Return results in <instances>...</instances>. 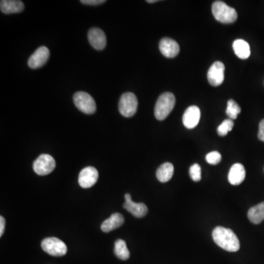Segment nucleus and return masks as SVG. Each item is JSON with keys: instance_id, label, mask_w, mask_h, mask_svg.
<instances>
[{"instance_id": "1", "label": "nucleus", "mask_w": 264, "mask_h": 264, "mask_svg": "<svg viewBox=\"0 0 264 264\" xmlns=\"http://www.w3.org/2000/svg\"><path fill=\"white\" fill-rule=\"evenodd\" d=\"M215 243L228 252H237L240 249V242L234 232L229 228L218 226L212 233Z\"/></svg>"}, {"instance_id": "2", "label": "nucleus", "mask_w": 264, "mask_h": 264, "mask_svg": "<svg viewBox=\"0 0 264 264\" xmlns=\"http://www.w3.org/2000/svg\"><path fill=\"white\" fill-rule=\"evenodd\" d=\"M176 104V97L170 92L162 93L156 103L154 116L159 121H163L170 114Z\"/></svg>"}, {"instance_id": "3", "label": "nucleus", "mask_w": 264, "mask_h": 264, "mask_svg": "<svg viewBox=\"0 0 264 264\" xmlns=\"http://www.w3.org/2000/svg\"><path fill=\"white\" fill-rule=\"evenodd\" d=\"M212 13L214 18L223 24H231L237 19L236 10L222 1H216L213 3Z\"/></svg>"}, {"instance_id": "4", "label": "nucleus", "mask_w": 264, "mask_h": 264, "mask_svg": "<svg viewBox=\"0 0 264 264\" xmlns=\"http://www.w3.org/2000/svg\"><path fill=\"white\" fill-rule=\"evenodd\" d=\"M73 102L78 110L87 115L93 114L96 111V104L93 98L85 92L79 91L73 96Z\"/></svg>"}, {"instance_id": "5", "label": "nucleus", "mask_w": 264, "mask_h": 264, "mask_svg": "<svg viewBox=\"0 0 264 264\" xmlns=\"http://www.w3.org/2000/svg\"><path fill=\"white\" fill-rule=\"evenodd\" d=\"M138 107V101L136 96L132 93H126L121 96L119 101L120 113L123 116L131 118L136 113Z\"/></svg>"}, {"instance_id": "6", "label": "nucleus", "mask_w": 264, "mask_h": 264, "mask_svg": "<svg viewBox=\"0 0 264 264\" xmlns=\"http://www.w3.org/2000/svg\"><path fill=\"white\" fill-rule=\"evenodd\" d=\"M41 247L44 252L55 257H61L67 253V247L61 239L55 237L44 239L41 242Z\"/></svg>"}, {"instance_id": "7", "label": "nucleus", "mask_w": 264, "mask_h": 264, "mask_svg": "<svg viewBox=\"0 0 264 264\" xmlns=\"http://www.w3.org/2000/svg\"><path fill=\"white\" fill-rule=\"evenodd\" d=\"M56 167V162L52 156L49 154H41L34 162L33 170L39 176H47L50 174Z\"/></svg>"}, {"instance_id": "8", "label": "nucleus", "mask_w": 264, "mask_h": 264, "mask_svg": "<svg viewBox=\"0 0 264 264\" xmlns=\"http://www.w3.org/2000/svg\"><path fill=\"white\" fill-rule=\"evenodd\" d=\"M225 65L222 62H215L210 67L207 74L208 82L214 87L221 85L225 79Z\"/></svg>"}, {"instance_id": "9", "label": "nucleus", "mask_w": 264, "mask_h": 264, "mask_svg": "<svg viewBox=\"0 0 264 264\" xmlns=\"http://www.w3.org/2000/svg\"><path fill=\"white\" fill-rule=\"evenodd\" d=\"M99 179V172L93 167H87L83 169L79 175V186L87 189L93 187Z\"/></svg>"}, {"instance_id": "10", "label": "nucleus", "mask_w": 264, "mask_h": 264, "mask_svg": "<svg viewBox=\"0 0 264 264\" xmlns=\"http://www.w3.org/2000/svg\"><path fill=\"white\" fill-rule=\"evenodd\" d=\"M50 52L46 47L38 49L28 60V66L30 68L36 69L45 65L50 58Z\"/></svg>"}, {"instance_id": "11", "label": "nucleus", "mask_w": 264, "mask_h": 264, "mask_svg": "<svg viewBox=\"0 0 264 264\" xmlns=\"http://www.w3.org/2000/svg\"><path fill=\"white\" fill-rule=\"evenodd\" d=\"M126 202L124 208L131 213L135 217L142 218L148 214V207L142 202H135L132 199L130 194L125 195Z\"/></svg>"}, {"instance_id": "12", "label": "nucleus", "mask_w": 264, "mask_h": 264, "mask_svg": "<svg viewBox=\"0 0 264 264\" xmlns=\"http://www.w3.org/2000/svg\"><path fill=\"white\" fill-rule=\"evenodd\" d=\"M159 50L161 53L168 58H173L177 56L180 52L179 44L170 38H164L159 42Z\"/></svg>"}, {"instance_id": "13", "label": "nucleus", "mask_w": 264, "mask_h": 264, "mask_svg": "<svg viewBox=\"0 0 264 264\" xmlns=\"http://www.w3.org/2000/svg\"><path fill=\"white\" fill-rule=\"evenodd\" d=\"M88 41L90 45L96 50H103L107 45L105 33L97 27H93L89 30Z\"/></svg>"}, {"instance_id": "14", "label": "nucleus", "mask_w": 264, "mask_h": 264, "mask_svg": "<svg viewBox=\"0 0 264 264\" xmlns=\"http://www.w3.org/2000/svg\"><path fill=\"white\" fill-rule=\"evenodd\" d=\"M200 119V110L196 106H191L186 110L183 116V124L189 130L197 127Z\"/></svg>"}, {"instance_id": "15", "label": "nucleus", "mask_w": 264, "mask_h": 264, "mask_svg": "<svg viewBox=\"0 0 264 264\" xmlns=\"http://www.w3.org/2000/svg\"><path fill=\"white\" fill-rule=\"evenodd\" d=\"M246 171L242 164L236 163L232 166L228 173V182L233 186H238L245 181Z\"/></svg>"}, {"instance_id": "16", "label": "nucleus", "mask_w": 264, "mask_h": 264, "mask_svg": "<svg viewBox=\"0 0 264 264\" xmlns=\"http://www.w3.org/2000/svg\"><path fill=\"white\" fill-rule=\"evenodd\" d=\"M124 223V216L120 213H115L101 224V229L104 233H109L119 228Z\"/></svg>"}, {"instance_id": "17", "label": "nucleus", "mask_w": 264, "mask_h": 264, "mask_svg": "<svg viewBox=\"0 0 264 264\" xmlns=\"http://www.w3.org/2000/svg\"><path fill=\"white\" fill-rule=\"evenodd\" d=\"M0 9L5 14L18 13L24 10V4L22 1L18 0H1L0 1Z\"/></svg>"}, {"instance_id": "18", "label": "nucleus", "mask_w": 264, "mask_h": 264, "mask_svg": "<svg viewBox=\"0 0 264 264\" xmlns=\"http://www.w3.org/2000/svg\"><path fill=\"white\" fill-rule=\"evenodd\" d=\"M233 48L235 54L240 59H248L250 56V47L247 41L242 39H238L233 42Z\"/></svg>"}, {"instance_id": "19", "label": "nucleus", "mask_w": 264, "mask_h": 264, "mask_svg": "<svg viewBox=\"0 0 264 264\" xmlns=\"http://www.w3.org/2000/svg\"><path fill=\"white\" fill-rule=\"evenodd\" d=\"M173 173H174V167L173 164L166 162L158 168L156 171V178L159 182L166 183L172 179Z\"/></svg>"}, {"instance_id": "20", "label": "nucleus", "mask_w": 264, "mask_h": 264, "mask_svg": "<svg viewBox=\"0 0 264 264\" xmlns=\"http://www.w3.org/2000/svg\"><path fill=\"white\" fill-rule=\"evenodd\" d=\"M248 216L252 223L258 225L262 222L264 220V202L250 208Z\"/></svg>"}, {"instance_id": "21", "label": "nucleus", "mask_w": 264, "mask_h": 264, "mask_svg": "<svg viewBox=\"0 0 264 264\" xmlns=\"http://www.w3.org/2000/svg\"><path fill=\"white\" fill-rule=\"evenodd\" d=\"M115 254L118 259L123 261H127L130 259V253L127 248V243L122 239H118L115 243Z\"/></svg>"}, {"instance_id": "22", "label": "nucleus", "mask_w": 264, "mask_h": 264, "mask_svg": "<svg viewBox=\"0 0 264 264\" xmlns=\"http://www.w3.org/2000/svg\"><path fill=\"white\" fill-rule=\"evenodd\" d=\"M242 110L239 107V104L233 99H230L228 102V107H227L226 113L230 119L235 120L237 118L238 115L241 113Z\"/></svg>"}, {"instance_id": "23", "label": "nucleus", "mask_w": 264, "mask_h": 264, "mask_svg": "<svg viewBox=\"0 0 264 264\" xmlns=\"http://www.w3.org/2000/svg\"><path fill=\"white\" fill-rule=\"evenodd\" d=\"M233 126H234V123H233V120H225L217 128L218 134L221 136H226L228 132L233 130Z\"/></svg>"}, {"instance_id": "24", "label": "nucleus", "mask_w": 264, "mask_h": 264, "mask_svg": "<svg viewBox=\"0 0 264 264\" xmlns=\"http://www.w3.org/2000/svg\"><path fill=\"white\" fill-rule=\"evenodd\" d=\"M205 160L210 165H217L222 160V156L218 151H212L206 155Z\"/></svg>"}, {"instance_id": "25", "label": "nucleus", "mask_w": 264, "mask_h": 264, "mask_svg": "<svg viewBox=\"0 0 264 264\" xmlns=\"http://www.w3.org/2000/svg\"><path fill=\"white\" fill-rule=\"evenodd\" d=\"M190 176L194 182H198L201 180V168L198 164H195L190 167Z\"/></svg>"}, {"instance_id": "26", "label": "nucleus", "mask_w": 264, "mask_h": 264, "mask_svg": "<svg viewBox=\"0 0 264 264\" xmlns=\"http://www.w3.org/2000/svg\"><path fill=\"white\" fill-rule=\"evenodd\" d=\"M81 3L89 5H99V4L105 3V0H81Z\"/></svg>"}, {"instance_id": "27", "label": "nucleus", "mask_w": 264, "mask_h": 264, "mask_svg": "<svg viewBox=\"0 0 264 264\" xmlns=\"http://www.w3.org/2000/svg\"><path fill=\"white\" fill-rule=\"evenodd\" d=\"M258 137L261 141L264 142V119L262 120L259 124V134Z\"/></svg>"}, {"instance_id": "28", "label": "nucleus", "mask_w": 264, "mask_h": 264, "mask_svg": "<svg viewBox=\"0 0 264 264\" xmlns=\"http://www.w3.org/2000/svg\"><path fill=\"white\" fill-rule=\"evenodd\" d=\"M5 227V219L2 216H0V236H2Z\"/></svg>"}, {"instance_id": "29", "label": "nucleus", "mask_w": 264, "mask_h": 264, "mask_svg": "<svg viewBox=\"0 0 264 264\" xmlns=\"http://www.w3.org/2000/svg\"><path fill=\"white\" fill-rule=\"evenodd\" d=\"M148 3H154L156 2V1H158L157 0H148V1H146Z\"/></svg>"}]
</instances>
